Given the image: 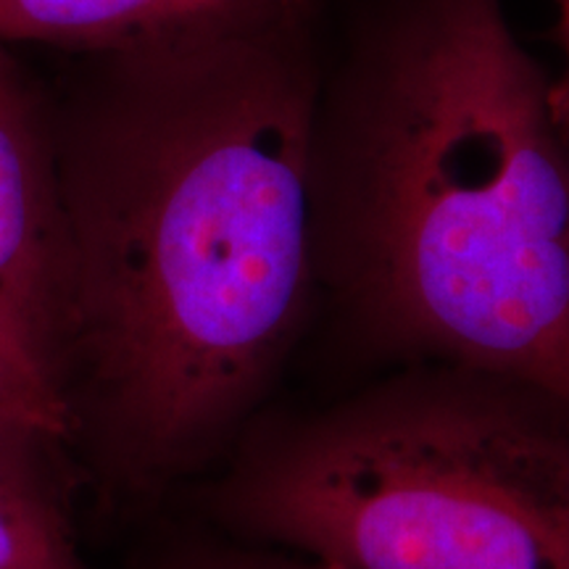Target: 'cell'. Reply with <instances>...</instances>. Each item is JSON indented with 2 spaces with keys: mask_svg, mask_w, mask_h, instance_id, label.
Instances as JSON below:
<instances>
[{
  "mask_svg": "<svg viewBox=\"0 0 569 569\" xmlns=\"http://www.w3.org/2000/svg\"><path fill=\"white\" fill-rule=\"evenodd\" d=\"M301 13L111 53L56 169L71 472L151 503L264 411L317 290Z\"/></svg>",
  "mask_w": 569,
  "mask_h": 569,
  "instance_id": "6da1fadb",
  "label": "cell"
},
{
  "mask_svg": "<svg viewBox=\"0 0 569 569\" xmlns=\"http://www.w3.org/2000/svg\"><path fill=\"white\" fill-rule=\"evenodd\" d=\"M311 209L367 346L569 403V119L501 0H390L319 88Z\"/></svg>",
  "mask_w": 569,
  "mask_h": 569,
  "instance_id": "7a4b0ae2",
  "label": "cell"
},
{
  "mask_svg": "<svg viewBox=\"0 0 569 569\" xmlns=\"http://www.w3.org/2000/svg\"><path fill=\"white\" fill-rule=\"evenodd\" d=\"M213 530L330 569H569V403L461 365L264 409L206 475Z\"/></svg>",
  "mask_w": 569,
  "mask_h": 569,
  "instance_id": "3957f363",
  "label": "cell"
},
{
  "mask_svg": "<svg viewBox=\"0 0 569 569\" xmlns=\"http://www.w3.org/2000/svg\"><path fill=\"white\" fill-rule=\"evenodd\" d=\"M59 261L56 169L46 159L17 71L0 46V338L51 393L59 343Z\"/></svg>",
  "mask_w": 569,
  "mask_h": 569,
  "instance_id": "277c9868",
  "label": "cell"
},
{
  "mask_svg": "<svg viewBox=\"0 0 569 569\" xmlns=\"http://www.w3.org/2000/svg\"><path fill=\"white\" fill-rule=\"evenodd\" d=\"M301 9L298 0H0V46L24 40L127 53Z\"/></svg>",
  "mask_w": 569,
  "mask_h": 569,
  "instance_id": "5b68a950",
  "label": "cell"
},
{
  "mask_svg": "<svg viewBox=\"0 0 569 569\" xmlns=\"http://www.w3.org/2000/svg\"><path fill=\"white\" fill-rule=\"evenodd\" d=\"M71 465L0 432V569H96L69 515Z\"/></svg>",
  "mask_w": 569,
  "mask_h": 569,
  "instance_id": "8992f818",
  "label": "cell"
},
{
  "mask_svg": "<svg viewBox=\"0 0 569 569\" xmlns=\"http://www.w3.org/2000/svg\"><path fill=\"white\" fill-rule=\"evenodd\" d=\"M0 432L67 457V427L40 375L0 338ZM69 459V457H67Z\"/></svg>",
  "mask_w": 569,
  "mask_h": 569,
  "instance_id": "52a82bcc",
  "label": "cell"
},
{
  "mask_svg": "<svg viewBox=\"0 0 569 569\" xmlns=\"http://www.w3.org/2000/svg\"><path fill=\"white\" fill-rule=\"evenodd\" d=\"M142 569H330L315 559H298L274 551L272 546L253 543L211 532V536L180 538L167 543Z\"/></svg>",
  "mask_w": 569,
  "mask_h": 569,
  "instance_id": "ba28073f",
  "label": "cell"
},
{
  "mask_svg": "<svg viewBox=\"0 0 569 569\" xmlns=\"http://www.w3.org/2000/svg\"><path fill=\"white\" fill-rule=\"evenodd\" d=\"M553 6H557L559 42H561V51H565V74H561V80L553 84H557L559 103L569 119V0H553Z\"/></svg>",
  "mask_w": 569,
  "mask_h": 569,
  "instance_id": "9c48e42d",
  "label": "cell"
},
{
  "mask_svg": "<svg viewBox=\"0 0 569 569\" xmlns=\"http://www.w3.org/2000/svg\"><path fill=\"white\" fill-rule=\"evenodd\" d=\"M298 3H301V6H303V3H306V0H298Z\"/></svg>",
  "mask_w": 569,
  "mask_h": 569,
  "instance_id": "30bf717a",
  "label": "cell"
}]
</instances>
